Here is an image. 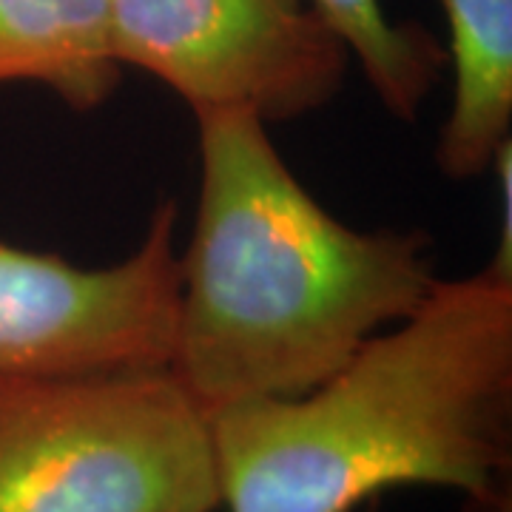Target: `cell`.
Listing matches in <instances>:
<instances>
[{
	"instance_id": "6da1fadb",
	"label": "cell",
	"mask_w": 512,
	"mask_h": 512,
	"mask_svg": "<svg viewBox=\"0 0 512 512\" xmlns=\"http://www.w3.org/2000/svg\"><path fill=\"white\" fill-rule=\"evenodd\" d=\"M200 197L177 259L168 370L205 413L293 399L439 285L424 231H359L296 180L248 111H197Z\"/></svg>"
},
{
	"instance_id": "7a4b0ae2",
	"label": "cell",
	"mask_w": 512,
	"mask_h": 512,
	"mask_svg": "<svg viewBox=\"0 0 512 512\" xmlns=\"http://www.w3.org/2000/svg\"><path fill=\"white\" fill-rule=\"evenodd\" d=\"M220 510L356 512L399 487L481 498L512 473V276L439 279L293 399L208 413Z\"/></svg>"
},
{
	"instance_id": "3957f363",
	"label": "cell",
	"mask_w": 512,
	"mask_h": 512,
	"mask_svg": "<svg viewBox=\"0 0 512 512\" xmlns=\"http://www.w3.org/2000/svg\"><path fill=\"white\" fill-rule=\"evenodd\" d=\"M208 413L168 367L0 379V512H217Z\"/></svg>"
},
{
	"instance_id": "277c9868",
	"label": "cell",
	"mask_w": 512,
	"mask_h": 512,
	"mask_svg": "<svg viewBox=\"0 0 512 512\" xmlns=\"http://www.w3.org/2000/svg\"><path fill=\"white\" fill-rule=\"evenodd\" d=\"M123 69L157 77L191 111L285 123L325 109L350 57L308 0H111Z\"/></svg>"
},
{
	"instance_id": "5b68a950",
	"label": "cell",
	"mask_w": 512,
	"mask_h": 512,
	"mask_svg": "<svg viewBox=\"0 0 512 512\" xmlns=\"http://www.w3.org/2000/svg\"><path fill=\"white\" fill-rule=\"evenodd\" d=\"M177 205L163 200L126 259L86 268L0 242V379L171 365Z\"/></svg>"
},
{
	"instance_id": "8992f818",
	"label": "cell",
	"mask_w": 512,
	"mask_h": 512,
	"mask_svg": "<svg viewBox=\"0 0 512 512\" xmlns=\"http://www.w3.org/2000/svg\"><path fill=\"white\" fill-rule=\"evenodd\" d=\"M453 103L436 143L439 171L473 180L490 171L512 131V0H441Z\"/></svg>"
},
{
	"instance_id": "52a82bcc",
	"label": "cell",
	"mask_w": 512,
	"mask_h": 512,
	"mask_svg": "<svg viewBox=\"0 0 512 512\" xmlns=\"http://www.w3.org/2000/svg\"><path fill=\"white\" fill-rule=\"evenodd\" d=\"M120 80L111 0H0V86L35 83L72 111H94Z\"/></svg>"
},
{
	"instance_id": "ba28073f",
	"label": "cell",
	"mask_w": 512,
	"mask_h": 512,
	"mask_svg": "<svg viewBox=\"0 0 512 512\" xmlns=\"http://www.w3.org/2000/svg\"><path fill=\"white\" fill-rule=\"evenodd\" d=\"M308 6L342 43L350 60L362 66L384 109L413 123L444 77V43L421 23L387 18L382 0H308Z\"/></svg>"
},
{
	"instance_id": "9c48e42d",
	"label": "cell",
	"mask_w": 512,
	"mask_h": 512,
	"mask_svg": "<svg viewBox=\"0 0 512 512\" xmlns=\"http://www.w3.org/2000/svg\"><path fill=\"white\" fill-rule=\"evenodd\" d=\"M467 512H510V484L481 498H467Z\"/></svg>"
}]
</instances>
